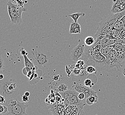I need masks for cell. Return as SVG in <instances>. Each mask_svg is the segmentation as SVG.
<instances>
[{
    "mask_svg": "<svg viewBox=\"0 0 125 115\" xmlns=\"http://www.w3.org/2000/svg\"><path fill=\"white\" fill-rule=\"evenodd\" d=\"M79 93H78L77 94H75L72 97H71L68 100H67L70 103V105H82L85 104H83V101L80 100L78 98V95Z\"/></svg>",
    "mask_w": 125,
    "mask_h": 115,
    "instance_id": "12",
    "label": "cell"
},
{
    "mask_svg": "<svg viewBox=\"0 0 125 115\" xmlns=\"http://www.w3.org/2000/svg\"><path fill=\"white\" fill-rule=\"evenodd\" d=\"M32 74V70H30V71L29 72V73L28 74V75H27V77L29 78L31 76Z\"/></svg>",
    "mask_w": 125,
    "mask_h": 115,
    "instance_id": "30",
    "label": "cell"
},
{
    "mask_svg": "<svg viewBox=\"0 0 125 115\" xmlns=\"http://www.w3.org/2000/svg\"><path fill=\"white\" fill-rule=\"evenodd\" d=\"M0 102L1 103H5L6 102V100H5V97L4 96L2 95H0Z\"/></svg>",
    "mask_w": 125,
    "mask_h": 115,
    "instance_id": "29",
    "label": "cell"
},
{
    "mask_svg": "<svg viewBox=\"0 0 125 115\" xmlns=\"http://www.w3.org/2000/svg\"><path fill=\"white\" fill-rule=\"evenodd\" d=\"M34 64L37 67H43L50 62L49 58L46 54L36 52L34 54Z\"/></svg>",
    "mask_w": 125,
    "mask_h": 115,
    "instance_id": "6",
    "label": "cell"
},
{
    "mask_svg": "<svg viewBox=\"0 0 125 115\" xmlns=\"http://www.w3.org/2000/svg\"><path fill=\"white\" fill-rule=\"evenodd\" d=\"M116 50L117 54V57L120 62H122L125 60V44L120 43H115L111 45Z\"/></svg>",
    "mask_w": 125,
    "mask_h": 115,
    "instance_id": "8",
    "label": "cell"
},
{
    "mask_svg": "<svg viewBox=\"0 0 125 115\" xmlns=\"http://www.w3.org/2000/svg\"><path fill=\"white\" fill-rule=\"evenodd\" d=\"M85 104L75 105H70L65 110V113L68 115H79L83 111V107Z\"/></svg>",
    "mask_w": 125,
    "mask_h": 115,
    "instance_id": "9",
    "label": "cell"
},
{
    "mask_svg": "<svg viewBox=\"0 0 125 115\" xmlns=\"http://www.w3.org/2000/svg\"><path fill=\"white\" fill-rule=\"evenodd\" d=\"M5 78V76H4V75H3V74H1L0 75V80H2V79H4Z\"/></svg>",
    "mask_w": 125,
    "mask_h": 115,
    "instance_id": "33",
    "label": "cell"
},
{
    "mask_svg": "<svg viewBox=\"0 0 125 115\" xmlns=\"http://www.w3.org/2000/svg\"><path fill=\"white\" fill-rule=\"evenodd\" d=\"M64 115H67V114L66 113H65V114H64Z\"/></svg>",
    "mask_w": 125,
    "mask_h": 115,
    "instance_id": "34",
    "label": "cell"
},
{
    "mask_svg": "<svg viewBox=\"0 0 125 115\" xmlns=\"http://www.w3.org/2000/svg\"><path fill=\"white\" fill-rule=\"evenodd\" d=\"M78 98H79V100H81V101H83L84 99H86L85 94L83 93H79L78 95Z\"/></svg>",
    "mask_w": 125,
    "mask_h": 115,
    "instance_id": "26",
    "label": "cell"
},
{
    "mask_svg": "<svg viewBox=\"0 0 125 115\" xmlns=\"http://www.w3.org/2000/svg\"><path fill=\"white\" fill-rule=\"evenodd\" d=\"M84 43L87 47H91L95 44L94 38L92 36H88L84 39Z\"/></svg>",
    "mask_w": 125,
    "mask_h": 115,
    "instance_id": "14",
    "label": "cell"
},
{
    "mask_svg": "<svg viewBox=\"0 0 125 115\" xmlns=\"http://www.w3.org/2000/svg\"><path fill=\"white\" fill-rule=\"evenodd\" d=\"M81 69L79 68L78 67H75L74 69L73 70V73L75 74V75H79V74L81 72Z\"/></svg>",
    "mask_w": 125,
    "mask_h": 115,
    "instance_id": "27",
    "label": "cell"
},
{
    "mask_svg": "<svg viewBox=\"0 0 125 115\" xmlns=\"http://www.w3.org/2000/svg\"><path fill=\"white\" fill-rule=\"evenodd\" d=\"M19 101L17 98L10 99L8 101L7 105L8 107H13L17 105L19 103Z\"/></svg>",
    "mask_w": 125,
    "mask_h": 115,
    "instance_id": "18",
    "label": "cell"
},
{
    "mask_svg": "<svg viewBox=\"0 0 125 115\" xmlns=\"http://www.w3.org/2000/svg\"><path fill=\"white\" fill-rule=\"evenodd\" d=\"M17 53L18 54H19L20 55H22L23 56H24L28 55V53L27 52L26 50H24V48H23V47H20L19 48L17 49Z\"/></svg>",
    "mask_w": 125,
    "mask_h": 115,
    "instance_id": "21",
    "label": "cell"
},
{
    "mask_svg": "<svg viewBox=\"0 0 125 115\" xmlns=\"http://www.w3.org/2000/svg\"><path fill=\"white\" fill-rule=\"evenodd\" d=\"M125 16V10L118 13H111L106 16L99 24L95 37L98 38L99 36H106V34L113 29L116 23Z\"/></svg>",
    "mask_w": 125,
    "mask_h": 115,
    "instance_id": "2",
    "label": "cell"
},
{
    "mask_svg": "<svg viewBox=\"0 0 125 115\" xmlns=\"http://www.w3.org/2000/svg\"><path fill=\"white\" fill-rule=\"evenodd\" d=\"M54 92L55 94L56 103L57 104H60V103H62L63 101H64L65 99L62 98V96L59 92L56 90L54 91Z\"/></svg>",
    "mask_w": 125,
    "mask_h": 115,
    "instance_id": "17",
    "label": "cell"
},
{
    "mask_svg": "<svg viewBox=\"0 0 125 115\" xmlns=\"http://www.w3.org/2000/svg\"><path fill=\"white\" fill-rule=\"evenodd\" d=\"M0 94L5 98H16L19 94V89L17 80L11 74L6 75L1 80L0 83Z\"/></svg>",
    "mask_w": 125,
    "mask_h": 115,
    "instance_id": "1",
    "label": "cell"
},
{
    "mask_svg": "<svg viewBox=\"0 0 125 115\" xmlns=\"http://www.w3.org/2000/svg\"><path fill=\"white\" fill-rule=\"evenodd\" d=\"M8 111V108L7 106L0 105V113L1 114H5Z\"/></svg>",
    "mask_w": 125,
    "mask_h": 115,
    "instance_id": "23",
    "label": "cell"
},
{
    "mask_svg": "<svg viewBox=\"0 0 125 115\" xmlns=\"http://www.w3.org/2000/svg\"><path fill=\"white\" fill-rule=\"evenodd\" d=\"M73 87H74V89H75V91H77V92L79 93H84L86 95V98L89 96H91L92 95L97 94V92L94 91L93 89H92V88L88 87L82 84L75 85L73 86Z\"/></svg>",
    "mask_w": 125,
    "mask_h": 115,
    "instance_id": "7",
    "label": "cell"
},
{
    "mask_svg": "<svg viewBox=\"0 0 125 115\" xmlns=\"http://www.w3.org/2000/svg\"><path fill=\"white\" fill-rule=\"evenodd\" d=\"M24 95L28 96H30V93H29V92H26L24 93Z\"/></svg>",
    "mask_w": 125,
    "mask_h": 115,
    "instance_id": "32",
    "label": "cell"
},
{
    "mask_svg": "<svg viewBox=\"0 0 125 115\" xmlns=\"http://www.w3.org/2000/svg\"><path fill=\"white\" fill-rule=\"evenodd\" d=\"M8 11L11 21L13 24L21 25L22 22V14L27 12L26 7L21 8L9 0L7 2Z\"/></svg>",
    "mask_w": 125,
    "mask_h": 115,
    "instance_id": "3",
    "label": "cell"
},
{
    "mask_svg": "<svg viewBox=\"0 0 125 115\" xmlns=\"http://www.w3.org/2000/svg\"><path fill=\"white\" fill-rule=\"evenodd\" d=\"M78 93L75 89H69L63 92H60V93L62 96V98L67 100Z\"/></svg>",
    "mask_w": 125,
    "mask_h": 115,
    "instance_id": "11",
    "label": "cell"
},
{
    "mask_svg": "<svg viewBox=\"0 0 125 115\" xmlns=\"http://www.w3.org/2000/svg\"><path fill=\"white\" fill-rule=\"evenodd\" d=\"M5 64L4 59L2 56L0 58V72H2L3 70L5 69Z\"/></svg>",
    "mask_w": 125,
    "mask_h": 115,
    "instance_id": "24",
    "label": "cell"
},
{
    "mask_svg": "<svg viewBox=\"0 0 125 115\" xmlns=\"http://www.w3.org/2000/svg\"><path fill=\"white\" fill-rule=\"evenodd\" d=\"M28 106V105H25L24 102L21 103L19 101L17 105L8 107L7 115H27L26 109Z\"/></svg>",
    "mask_w": 125,
    "mask_h": 115,
    "instance_id": "5",
    "label": "cell"
},
{
    "mask_svg": "<svg viewBox=\"0 0 125 115\" xmlns=\"http://www.w3.org/2000/svg\"><path fill=\"white\" fill-rule=\"evenodd\" d=\"M86 46L84 42L81 39L79 40V44L72 50L71 56L72 60L77 62L80 58L84 56L86 50Z\"/></svg>",
    "mask_w": 125,
    "mask_h": 115,
    "instance_id": "4",
    "label": "cell"
},
{
    "mask_svg": "<svg viewBox=\"0 0 125 115\" xmlns=\"http://www.w3.org/2000/svg\"><path fill=\"white\" fill-rule=\"evenodd\" d=\"M85 102L89 105H92L98 102V97L97 94L92 95L87 97Z\"/></svg>",
    "mask_w": 125,
    "mask_h": 115,
    "instance_id": "13",
    "label": "cell"
},
{
    "mask_svg": "<svg viewBox=\"0 0 125 115\" xmlns=\"http://www.w3.org/2000/svg\"><path fill=\"white\" fill-rule=\"evenodd\" d=\"M81 32V29L80 24L78 23L73 22L70 25L69 33L70 34H79Z\"/></svg>",
    "mask_w": 125,
    "mask_h": 115,
    "instance_id": "10",
    "label": "cell"
},
{
    "mask_svg": "<svg viewBox=\"0 0 125 115\" xmlns=\"http://www.w3.org/2000/svg\"><path fill=\"white\" fill-rule=\"evenodd\" d=\"M84 84L85 86H87L89 88H92V86H93L92 85V80L89 78L85 79V80L84 81Z\"/></svg>",
    "mask_w": 125,
    "mask_h": 115,
    "instance_id": "22",
    "label": "cell"
},
{
    "mask_svg": "<svg viewBox=\"0 0 125 115\" xmlns=\"http://www.w3.org/2000/svg\"><path fill=\"white\" fill-rule=\"evenodd\" d=\"M68 89V86L67 85L64 83H61L60 84L58 88L56 89V91H58V92H63L67 91Z\"/></svg>",
    "mask_w": 125,
    "mask_h": 115,
    "instance_id": "19",
    "label": "cell"
},
{
    "mask_svg": "<svg viewBox=\"0 0 125 115\" xmlns=\"http://www.w3.org/2000/svg\"><path fill=\"white\" fill-rule=\"evenodd\" d=\"M22 102L24 103H27L29 101V96H26V95H23L22 96Z\"/></svg>",
    "mask_w": 125,
    "mask_h": 115,
    "instance_id": "28",
    "label": "cell"
},
{
    "mask_svg": "<svg viewBox=\"0 0 125 115\" xmlns=\"http://www.w3.org/2000/svg\"><path fill=\"white\" fill-rule=\"evenodd\" d=\"M38 74H37V73H35V74H34V79H36V78H38Z\"/></svg>",
    "mask_w": 125,
    "mask_h": 115,
    "instance_id": "31",
    "label": "cell"
},
{
    "mask_svg": "<svg viewBox=\"0 0 125 115\" xmlns=\"http://www.w3.org/2000/svg\"><path fill=\"white\" fill-rule=\"evenodd\" d=\"M31 69L30 68H29V67H24L22 69V73L23 74L25 75V76H27L28 74L29 73V72L31 70Z\"/></svg>",
    "mask_w": 125,
    "mask_h": 115,
    "instance_id": "25",
    "label": "cell"
},
{
    "mask_svg": "<svg viewBox=\"0 0 125 115\" xmlns=\"http://www.w3.org/2000/svg\"><path fill=\"white\" fill-rule=\"evenodd\" d=\"M85 15V14L83 12H76L72 14L69 15L68 17H70L73 19L74 22L75 23H77L78 20L80 17H83Z\"/></svg>",
    "mask_w": 125,
    "mask_h": 115,
    "instance_id": "15",
    "label": "cell"
},
{
    "mask_svg": "<svg viewBox=\"0 0 125 115\" xmlns=\"http://www.w3.org/2000/svg\"><path fill=\"white\" fill-rule=\"evenodd\" d=\"M24 58V65L25 67H29L31 69V70H32L33 67H35V64L33 62H32L30 60H29V58H28L27 56L25 55L23 56Z\"/></svg>",
    "mask_w": 125,
    "mask_h": 115,
    "instance_id": "16",
    "label": "cell"
},
{
    "mask_svg": "<svg viewBox=\"0 0 125 115\" xmlns=\"http://www.w3.org/2000/svg\"><path fill=\"white\" fill-rule=\"evenodd\" d=\"M86 70L88 74H92L93 73H96L97 72V70H96V68L93 66H87L86 68Z\"/></svg>",
    "mask_w": 125,
    "mask_h": 115,
    "instance_id": "20",
    "label": "cell"
}]
</instances>
